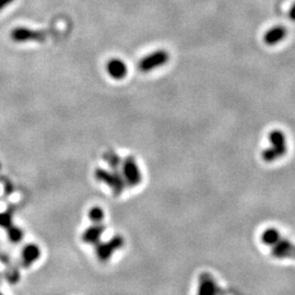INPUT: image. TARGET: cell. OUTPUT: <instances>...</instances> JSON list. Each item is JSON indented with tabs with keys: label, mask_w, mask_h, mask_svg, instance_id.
<instances>
[{
	"label": "cell",
	"mask_w": 295,
	"mask_h": 295,
	"mask_svg": "<svg viewBox=\"0 0 295 295\" xmlns=\"http://www.w3.org/2000/svg\"><path fill=\"white\" fill-rule=\"evenodd\" d=\"M95 178L101 183H104L112 189L114 195H120L125 189V180L122 174L118 170L107 171L104 169H96L95 170Z\"/></svg>",
	"instance_id": "cell-1"
},
{
	"label": "cell",
	"mask_w": 295,
	"mask_h": 295,
	"mask_svg": "<svg viewBox=\"0 0 295 295\" xmlns=\"http://www.w3.org/2000/svg\"><path fill=\"white\" fill-rule=\"evenodd\" d=\"M271 148L263 152V159L266 162H272L278 158L282 157L286 151V142L284 133L280 130H273L269 133Z\"/></svg>",
	"instance_id": "cell-2"
},
{
	"label": "cell",
	"mask_w": 295,
	"mask_h": 295,
	"mask_svg": "<svg viewBox=\"0 0 295 295\" xmlns=\"http://www.w3.org/2000/svg\"><path fill=\"white\" fill-rule=\"evenodd\" d=\"M169 60L170 54L166 51L160 50L149 54V55H146L144 58L140 60L138 64V68L142 72H149L159 68V67L164 66Z\"/></svg>",
	"instance_id": "cell-3"
},
{
	"label": "cell",
	"mask_w": 295,
	"mask_h": 295,
	"mask_svg": "<svg viewBox=\"0 0 295 295\" xmlns=\"http://www.w3.org/2000/svg\"><path fill=\"white\" fill-rule=\"evenodd\" d=\"M122 172L125 183L128 184L129 186H137L141 183V172H140L135 158L128 157L125 159V161L122 163Z\"/></svg>",
	"instance_id": "cell-4"
},
{
	"label": "cell",
	"mask_w": 295,
	"mask_h": 295,
	"mask_svg": "<svg viewBox=\"0 0 295 295\" xmlns=\"http://www.w3.org/2000/svg\"><path fill=\"white\" fill-rule=\"evenodd\" d=\"M125 244V239L120 235L113 236L110 240L104 243H97L96 244V256L101 261H107L110 260L112 255L116 251L120 250Z\"/></svg>",
	"instance_id": "cell-5"
},
{
	"label": "cell",
	"mask_w": 295,
	"mask_h": 295,
	"mask_svg": "<svg viewBox=\"0 0 295 295\" xmlns=\"http://www.w3.org/2000/svg\"><path fill=\"white\" fill-rule=\"evenodd\" d=\"M11 37L15 42H45L46 35L43 31H35L28 28H16L11 32Z\"/></svg>",
	"instance_id": "cell-6"
},
{
	"label": "cell",
	"mask_w": 295,
	"mask_h": 295,
	"mask_svg": "<svg viewBox=\"0 0 295 295\" xmlns=\"http://www.w3.org/2000/svg\"><path fill=\"white\" fill-rule=\"evenodd\" d=\"M219 287L210 273H203L199 278L197 295H218Z\"/></svg>",
	"instance_id": "cell-7"
},
{
	"label": "cell",
	"mask_w": 295,
	"mask_h": 295,
	"mask_svg": "<svg viewBox=\"0 0 295 295\" xmlns=\"http://www.w3.org/2000/svg\"><path fill=\"white\" fill-rule=\"evenodd\" d=\"M106 70L113 79L116 80L124 79L128 72L127 65L120 59H111L106 65Z\"/></svg>",
	"instance_id": "cell-8"
},
{
	"label": "cell",
	"mask_w": 295,
	"mask_h": 295,
	"mask_svg": "<svg viewBox=\"0 0 295 295\" xmlns=\"http://www.w3.org/2000/svg\"><path fill=\"white\" fill-rule=\"evenodd\" d=\"M103 233H104V226L101 223H94V225L88 227V229L82 233L81 238L86 244L96 245L97 243H100Z\"/></svg>",
	"instance_id": "cell-9"
},
{
	"label": "cell",
	"mask_w": 295,
	"mask_h": 295,
	"mask_svg": "<svg viewBox=\"0 0 295 295\" xmlns=\"http://www.w3.org/2000/svg\"><path fill=\"white\" fill-rule=\"evenodd\" d=\"M286 33L287 32L284 26H273V28L266 32V34L264 35V42L267 45H276L281 41H283L284 37L286 36Z\"/></svg>",
	"instance_id": "cell-10"
},
{
	"label": "cell",
	"mask_w": 295,
	"mask_h": 295,
	"mask_svg": "<svg viewBox=\"0 0 295 295\" xmlns=\"http://www.w3.org/2000/svg\"><path fill=\"white\" fill-rule=\"evenodd\" d=\"M41 256V248L35 244L26 245L22 251V264L25 268H29L31 265L38 260Z\"/></svg>",
	"instance_id": "cell-11"
},
{
	"label": "cell",
	"mask_w": 295,
	"mask_h": 295,
	"mask_svg": "<svg viewBox=\"0 0 295 295\" xmlns=\"http://www.w3.org/2000/svg\"><path fill=\"white\" fill-rule=\"evenodd\" d=\"M104 160L106 161V163L109 164L113 170H118L119 166L122 165V159L119 158V156L117 153L113 152V151H109V152H105L104 153Z\"/></svg>",
	"instance_id": "cell-12"
},
{
	"label": "cell",
	"mask_w": 295,
	"mask_h": 295,
	"mask_svg": "<svg viewBox=\"0 0 295 295\" xmlns=\"http://www.w3.org/2000/svg\"><path fill=\"white\" fill-rule=\"evenodd\" d=\"M279 237H280V234L278 233L277 230L268 229L266 232H264L263 236H261V239H263V242L265 244L272 246L274 243L277 242Z\"/></svg>",
	"instance_id": "cell-13"
},
{
	"label": "cell",
	"mask_w": 295,
	"mask_h": 295,
	"mask_svg": "<svg viewBox=\"0 0 295 295\" xmlns=\"http://www.w3.org/2000/svg\"><path fill=\"white\" fill-rule=\"evenodd\" d=\"M8 237L12 243H19L21 242V239L23 237V232L20 227L11 225L8 229Z\"/></svg>",
	"instance_id": "cell-14"
},
{
	"label": "cell",
	"mask_w": 295,
	"mask_h": 295,
	"mask_svg": "<svg viewBox=\"0 0 295 295\" xmlns=\"http://www.w3.org/2000/svg\"><path fill=\"white\" fill-rule=\"evenodd\" d=\"M89 219L93 223H101L104 219V211L102 208L100 207H93L89 211Z\"/></svg>",
	"instance_id": "cell-15"
},
{
	"label": "cell",
	"mask_w": 295,
	"mask_h": 295,
	"mask_svg": "<svg viewBox=\"0 0 295 295\" xmlns=\"http://www.w3.org/2000/svg\"><path fill=\"white\" fill-rule=\"evenodd\" d=\"M11 225H12L11 214L8 213V212L0 213V226L4 227V229L8 230Z\"/></svg>",
	"instance_id": "cell-16"
},
{
	"label": "cell",
	"mask_w": 295,
	"mask_h": 295,
	"mask_svg": "<svg viewBox=\"0 0 295 295\" xmlns=\"http://www.w3.org/2000/svg\"><path fill=\"white\" fill-rule=\"evenodd\" d=\"M13 2H15V0H0V11L5 9L6 7H8Z\"/></svg>",
	"instance_id": "cell-17"
},
{
	"label": "cell",
	"mask_w": 295,
	"mask_h": 295,
	"mask_svg": "<svg viewBox=\"0 0 295 295\" xmlns=\"http://www.w3.org/2000/svg\"><path fill=\"white\" fill-rule=\"evenodd\" d=\"M289 18L292 20V21L295 22V3L291 7V9L289 10Z\"/></svg>",
	"instance_id": "cell-18"
},
{
	"label": "cell",
	"mask_w": 295,
	"mask_h": 295,
	"mask_svg": "<svg viewBox=\"0 0 295 295\" xmlns=\"http://www.w3.org/2000/svg\"><path fill=\"white\" fill-rule=\"evenodd\" d=\"M0 295H3V294H2V293H0Z\"/></svg>",
	"instance_id": "cell-19"
}]
</instances>
